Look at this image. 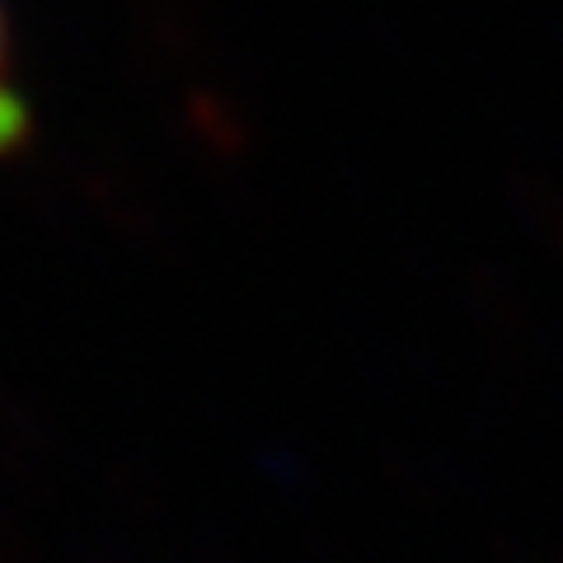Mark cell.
I'll return each instance as SVG.
<instances>
[{
    "instance_id": "cell-1",
    "label": "cell",
    "mask_w": 563,
    "mask_h": 563,
    "mask_svg": "<svg viewBox=\"0 0 563 563\" xmlns=\"http://www.w3.org/2000/svg\"><path fill=\"white\" fill-rule=\"evenodd\" d=\"M29 132V103L14 85V57H10V33H5V14H0V151L14 146Z\"/></svg>"
}]
</instances>
